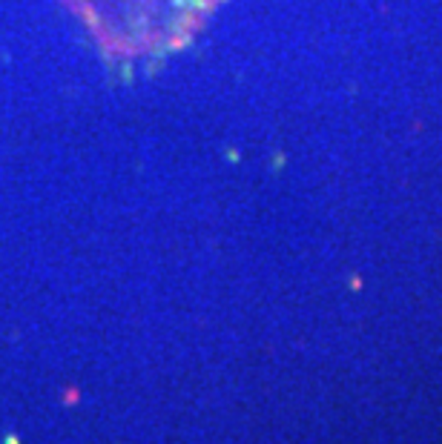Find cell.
<instances>
[{"label":"cell","instance_id":"6da1fadb","mask_svg":"<svg viewBox=\"0 0 442 444\" xmlns=\"http://www.w3.org/2000/svg\"><path fill=\"white\" fill-rule=\"evenodd\" d=\"M109 57L161 55L181 46L216 0H63Z\"/></svg>","mask_w":442,"mask_h":444}]
</instances>
